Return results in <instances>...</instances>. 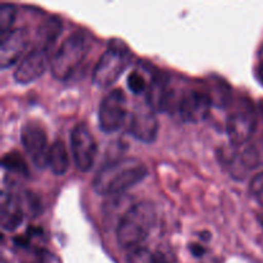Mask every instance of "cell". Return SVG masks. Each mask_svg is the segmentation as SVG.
<instances>
[{"instance_id":"obj_1","label":"cell","mask_w":263,"mask_h":263,"mask_svg":"<svg viewBox=\"0 0 263 263\" xmlns=\"http://www.w3.org/2000/svg\"><path fill=\"white\" fill-rule=\"evenodd\" d=\"M148 175L145 164L138 158H122L99 170L91 185L99 195H121L143 181Z\"/></svg>"},{"instance_id":"obj_2","label":"cell","mask_w":263,"mask_h":263,"mask_svg":"<svg viewBox=\"0 0 263 263\" xmlns=\"http://www.w3.org/2000/svg\"><path fill=\"white\" fill-rule=\"evenodd\" d=\"M157 221L154 204L141 200L131 205L117 225V241L121 248L134 251L140 248L151 235Z\"/></svg>"},{"instance_id":"obj_3","label":"cell","mask_w":263,"mask_h":263,"mask_svg":"<svg viewBox=\"0 0 263 263\" xmlns=\"http://www.w3.org/2000/svg\"><path fill=\"white\" fill-rule=\"evenodd\" d=\"M131 50L122 40H110L92 71V84L108 87L115 84L131 61Z\"/></svg>"},{"instance_id":"obj_4","label":"cell","mask_w":263,"mask_h":263,"mask_svg":"<svg viewBox=\"0 0 263 263\" xmlns=\"http://www.w3.org/2000/svg\"><path fill=\"white\" fill-rule=\"evenodd\" d=\"M89 48V40L82 32L69 35L51 58L50 68L53 76L59 81L69 79L86 58Z\"/></svg>"},{"instance_id":"obj_5","label":"cell","mask_w":263,"mask_h":263,"mask_svg":"<svg viewBox=\"0 0 263 263\" xmlns=\"http://www.w3.org/2000/svg\"><path fill=\"white\" fill-rule=\"evenodd\" d=\"M257 127V113L253 103L241 98L235 109L226 120V133L234 146H241L248 143Z\"/></svg>"},{"instance_id":"obj_6","label":"cell","mask_w":263,"mask_h":263,"mask_svg":"<svg viewBox=\"0 0 263 263\" xmlns=\"http://www.w3.org/2000/svg\"><path fill=\"white\" fill-rule=\"evenodd\" d=\"M127 116V98L121 89H115L103 98L99 105V126L105 134L120 130Z\"/></svg>"},{"instance_id":"obj_7","label":"cell","mask_w":263,"mask_h":263,"mask_svg":"<svg viewBox=\"0 0 263 263\" xmlns=\"http://www.w3.org/2000/svg\"><path fill=\"white\" fill-rule=\"evenodd\" d=\"M69 141L77 168L81 172L90 171L98 153V144L86 123L80 122L72 128Z\"/></svg>"},{"instance_id":"obj_8","label":"cell","mask_w":263,"mask_h":263,"mask_svg":"<svg viewBox=\"0 0 263 263\" xmlns=\"http://www.w3.org/2000/svg\"><path fill=\"white\" fill-rule=\"evenodd\" d=\"M21 141L33 164L37 168H45L48 166L50 148L48 146V136L41 123L27 121L21 128Z\"/></svg>"},{"instance_id":"obj_9","label":"cell","mask_w":263,"mask_h":263,"mask_svg":"<svg viewBox=\"0 0 263 263\" xmlns=\"http://www.w3.org/2000/svg\"><path fill=\"white\" fill-rule=\"evenodd\" d=\"M212 99L210 94L199 90H190L184 92L179 100V113L185 122L199 123L210 115Z\"/></svg>"},{"instance_id":"obj_10","label":"cell","mask_w":263,"mask_h":263,"mask_svg":"<svg viewBox=\"0 0 263 263\" xmlns=\"http://www.w3.org/2000/svg\"><path fill=\"white\" fill-rule=\"evenodd\" d=\"M130 133L136 140L141 143L151 144L156 141L158 134V120H157L156 110L145 103L139 105L131 115Z\"/></svg>"},{"instance_id":"obj_11","label":"cell","mask_w":263,"mask_h":263,"mask_svg":"<svg viewBox=\"0 0 263 263\" xmlns=\"http://www.w3.org/2000/svg\"><path fill=\"white\" fill-rule=\"evenodd\" d=\"M48 62L49 49L39 45L21 61L20 66L15 68L13 77L18 84H31L45 72Z\"/></svg>"},{"instance_id":"obj_12","label":"cell","mask_w":263,"mask_h":263,"mask_svg":"<svg viewBox=\"0 0 263 263\" xmlns=\"http://www.w3.org/2000/svg\"><path fill=\"white\" fill-rule=\"evenodd\" d=\"M30 43V35L26 28H15L2 36L0 43V66L8 68L22 57Z\"/></svg>"},{"instance_id":"obj_13","label":"cell","mask_w":263,"mask_h":263,"mask_svg":"<svg viewBox=\"0 0 263 263\" xmlns=\"http://www.w3.org/2000/svg\"><path fill=\"white\" fill-rule=\"evenodd\" d=\"M23 207L20 198L12 193H3L2 211H0V223L7 231H13L22 223Z\"/></svg>"},{"instance_id":"obj_14","label":"cell","mask_w":263,"mask_h":263,"mask_svg":"<svg viewBox=\"0 0 263 263\" xmlns=\"http://www.w3.org/2000/svg\"><path fill=\"white\" fill-rule=\"evenodd\" d=\"M48 166L50 167L54 175L62 176L67 172L69 167V158L66 145L62 140H55L50 146L48 157Z\"/></svg>"},{"instance_id":"obj_15","label":"cell","mask_w":263,"mask_h":263,"mask_svg":"<svg viewBox=\"0 0 263 263\" xmlns=\"http://www.w3.org/2000/svg\"><path fill=\"white\" fill-rule=\"evenodd\" d=\"M210 94L212 99V104H216L217 107H226L231 102V89L223 80L215 77L213 81L210 82Z\"/></svg>"},{"instance_id":"obj_16","label":"cell","mask_w":263,"mask_h":263,"mask_svg":"<svg viewBox=\"0 0 263 263\" xmlns=\"http://www.w3.org/2000/svg\"><path fill=\"white\" fill-rule=\"evenodd\" d=\"M128 263H170L166 254L159 251H151L145 247H140L130 251L127 257Z\"/></svg>"},{"instance_id":"obj_17","label":"cell","mask_w":263,"mask_h":263,"mask_svg":"<svg viewBox=\"0 0 263 263\" xmlns=\"http://www.w3.org/2000/svg\"><path fill=\"white\" fill-rule=\"evenodd\" d=\"M2 164L8 171L17 172V174L23 175V176H28V174H30L25 159L17 152H10V153L5 154L2 159Z\"/></svg>"},{"instance_id":"obj_18","label":"cell","mask_w":263,"mask_h":263,"mask_svg":"<svg viewBox=\"0 0 263 263\" xmlns=\"http://www.w3.org/2000/svg\"><path fill=\"white\" fill-rule=\"evenodd\" d=\"M15 13H17V9L14 4H10V3L0 4V33L2 36L9 32V28L12 27L15 20Z\"/></svg>"},{"instance_id":"obj_19","label":"cell","mask_w":263,"mask_h":263,"mask_svg":"<svg viewBox=\"0 0 263 263\" xmlns=\"http://www.w3.org/2000/svg\"><path fill=\"white\" fill-rule=\"evenodd\" d=\"M127 86L134 94H141L144 91H148L149 85L146 84L145 77L138 71H134L127 77Z\"/></svg>"},{"instance_id":"obj_20","label":"cell","mask_w":263,"mask_h":263,"mask_svg":"<svg viewBox=\"0 0 263 263\" xmlns=\"http://www.w3.org/2000/svg\"><path fill=\"white\" fill-rule=\"evenodd\" d=\"M249 193L252 198L263 207V172L253 177L249 185Z\"/></svg>"},{"instance_id":"obj_21","label":"cell","mask_w":263,"mask_h":263,"mask_svg":"<svg viewBox=\"0 0 263 263\" xmlns=\"http://www.w3.org/2000/svg\"><path fill=\"white\" fill-rule=\"evenodd\" d=\"M190 252L193 253V256L202 257L203 254L205 253V249L203 248V247L198 246V244H192V246H190Z\"/></svg>"},{"instance_id":"obj_22","label":"cell","mask_w":263,"mask_h":263,"mask_svg":"<svg viewBox=\"0 0 263 263\" xmlns=\"http://www.w3.org/2000/svg\"><path fill=\"white\" fill-rule=\"evenodd\" d=\"M257 79L263 85V61L259 63L258 68H257Z\"/></svg>"},{"instance_id":"obj_23","label":"cell","mask_w":263,"mask_h":263,"mask_svg":"<svg viewBox=\"0 0 263 263\" xmlns=\"http://www.w3.org/2000/svg\"><path fill=\"white\" fill-rule=\"evenodd\" d=\"M258 222L259 225H261L262 230H263V213H261V215H258Z\"/></svg>"},{"instance_id":"obj_24","label":"cell","mask_w":263,"mask_h":263,"mask_svg":"<svg viewBox=\"0 0 263 263\" xmlns=\"http://www.w3.org/2000/svg\"><path fill=\"white\" fill-rule=\"evenodd\" d=\"M259 112H261V115H262V117H263V99H261L259 100Z\"/></svg>"},{"instance_id":"obj_25","label":"cell","mask_w":263,"mask_h":263,"mask_svg":"<svg viewBox=\"0 0 263 263\" xmlns=\"http://www.w3.org/2000/svg\"><path fill=\"white\" fill-rule=\"evenodd\" d=\"M2 263H5V262H4V261H3V262H2Z\"/></svg>"}]
</instances>
